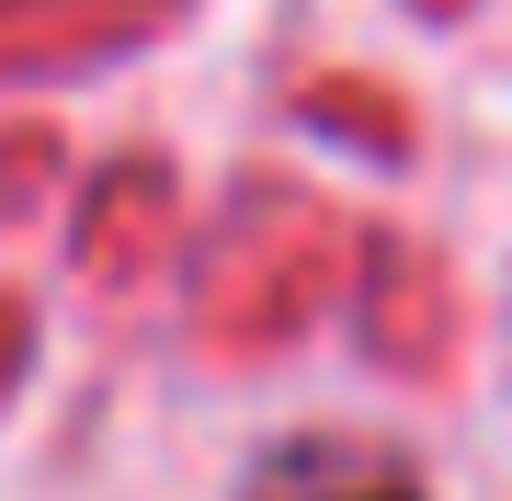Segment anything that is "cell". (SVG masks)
<instances>
[{
	"instance_id": "cell-1",
	"label": "cell",
	"mask_w": 512,
	"mask_h": 501,
	"mask_svg": "<svg viewBox=\"0 0 512 501\" xmlns=\"http://www.w3.org/2000/svg\"><path fill=\"white\" fill-rule=\"evenodd\" d=\"M365 501H410V490H365Z\"/></svg>"
}]
</instances>
